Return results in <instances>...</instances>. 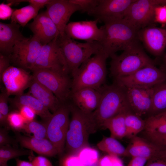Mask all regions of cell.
<instances>
[{
    "mask_svg": "<svg viewBox=\"0 0 166 166\" xmlns=\"http://www.w3.org/2000/svg\"><path fill=\"white\" fill-rule=\"evenodd\" d=\"M104 38L100 42L102 52L108 57L119 51L136 45L138 30L123 19L105 21Z\"/></svg>",
    "mask_w": 166,
    "mask_h": 166,
    "instance_id": "1",
    "label": "cell"
},
{
    "mask_svg": "<svg viewBox=\"0 0 166 166\" xmlns=\"http://www.w3.org/2000/svg\"><path fill=\"white\" fill-rule=\"evenodd\" d=\"M70 104L71 117L66 136V146L69 154H77L82 148L88 146L89 136L98 128L93 112L85 113Z\"/></svg>",
    "mask_w": 166,
    "mask_h": 166,
    "instance_id": "2",
    "label": "cell"
},
{
    "mask_svg": "<svg viewBox=\"0 0 166 166\" xmlns=\"http://www.w3.org/2000/svg\"><path fill=\"white\" fill-rule=\"evenodd\" d=\"M108 58L100 52L85 61L72 75L71 92L89 88L98 90L105 85Z\"/></svg>",
    "mask_w": 166,
    "mask_h": 166,
    "instance_id": "3",
    "label": "cell"
},
{
    "mask_svg": "<svg viewBox=\"0 0 166 166\" xmlns=\"http://www.w3.org/2000/svg\"><path fill=\"white\" fill-rule=\"evenodd\" d=\"M99 105L93 112L98 128H101L106 120L123 112L130 110L123 87L114 82L104 85L100 89Z\"/></svg>",
    "mask_w": 166,
    "mask_h": 166,
    "instance_id": "4",
    "label": "cell"
},
{
    "mask_svg": "<svg viewBox=\"0 0 166 166\" xmlns=\"http://www.w3.org/2000/svg\"><path fill=\"white\" fill-rule=\"evenodd\" d=\"M57 40L72 76L92 55L102 52L101 46L98 42H80L69 38L65 34L59 35Z\"/></svg>",
    "mask_w": 166,
    "mask_h": 166,
    "instance_id": "5",
    "label": "cell"
},
{
    "mask_svg": "<svg viewBox=\"0 0 166 166\" xmlns=\"http://www.w3.org/2000/svg\"><path fill=\"white\" fill-rule=\"evenodd\" d=\"M110 71L114 79L131 75L153 61L138 45L111 57Z\"/></svg>",
    "mask_w": 166,
    "mask_h": 166,
    "instance_id": "6",
    "label": "cell"
},
{
    "mask_svg": "<svg viewBox=\"0 0 166 166\" xmlns=\"http://www.w3.org/2000/svg\"><path fill=\"white\" fill-rule=\"evenodd\" d=\"M32 72L33 78L51 91L61 103L70 101L72 79L69 74L48 69Z\"/></svg>",
    "mask_w": 166,
    "mask_h": 166,
    "instance_id": "7",
    "label": "cell"
},
{
    "mask_svg": "<svg viewBox=\"0 0 166 166\" xmlns=\"http://www.w3.org/2000/svg\"><path fill=\"white\" fill-rule=\"evenodd\" d=\"M70 102L62 104L53 113L45 123L47 138L56 148L58 154L61 155L64 150L67 133L70 121Z\"/></svg>",
    "mask_w": 166,
    "mask_h": 166,
    "instance_id": "8",
    "label": "cell"
},
{
    "mask_svg": "<svg viewBox=\"0 0 166 166\" xmlns=\"http://www.w3.org/2000/svg\"><path fill=\"white\" fill-rule=\"evenodd\" d=\"M165 4V0H135L129 6L123 19L139 31L154 20L155 8Z\"/></svg>",
    "mask_w": 166,
    "mask_h": 166,
    "instance_id": "9",
    "label": "cell"
},
{
    "mask_svg": "<svg viewBox=\"0 0 166 166\" xmlns=\"http://www.w3.org/2000/svg\"><path fill=\"white\" fill-rule=\"evenodd\" d=\"M42 45L38 39L33 35L17 42L10 56L11 62L18 67L31 71Z\"/></svg>",
    "mask_w": 166,
    "mask_h": 166,
    "instance_id": "10",
    "label": "cell"
},
{
    "mask_svg": "<svg viewBox=\"0 0 166 166\" xmlns=\"http://www.w3.org/2000/svg\"><path fill=\"white\" fill-rule=\"evenodd\" d=\"M166 80V72L151 64L131 75L115 79L114 82L124 86L149 88Z\"/></svg>",
    "mask_w": 166,
    "mask_h": 166,
    "instance_id": "11",
    "label": "cell"
},
{
    "mask_svg": "<svg viewBox=\"0 0 166 166\" xmlns=\"http://www.w3.org/2000/svg\"><path fill=\"white\" fill-rule=\"evenodd\" d=\"M58 37L48 44L42 45L32 71L38 69H48L69 73L58 41Z\"/></svg>",
    "mask_w": 166,
    "mask_h": 166,
    "instance_id": "12",
    "label": "cell"
},
{
    "mask_svg": "<svg viewBox=\"0 0 166 166\" xmlns=\"http://www.w3.org/2000/svg\"><path fill=\"white\" fill-rule=\"evenodd\" d=\"M122 86L130 111L142 118L145 116L147 117L152 108L154 86L149 88Z\"/></svg>",
    "mask_w": 166,
    "mask_h": 166,
    "instance_id": "13",
    "label": "cell"
},
{
    "mask_svg": "<svg viewBox=\"0 0 166 166\" xmlns=\"http://www.w3.org/2000/svg\"><path fill=\"white\" fill-rule=\"evenodd\" d=\"M99 21L96 19L94 20L70 22L66 26L65 33L73 40L100 42L104 38L105 31L103 26L100 28L98 27Z\"/></svg>",
    "mask_w": 166,
    "mask_h": 166,
    "instance_id": "14",
    "label": "cell"
},
{
    "mask_svg": "<svg viewBox=\"0 0 166 166\" xmlns=\"http://www.w3.org/2000/svg\"><path fill=\"white\" fill-rule=\"evenodd\" d=\"M135 0H99L98 5L88 14L103 22L123 19Z\"/></svg>",
    "mask_w": 166,
    "mask_h": 166,
    "instance_id": "15",
    "label": "cell"
},
{
    "mask_svg": "<svg viewBox=\"0 0 166 166\" xmlns=\"http://www.w3.org/2000/svg\"><path fill=\"white\" fill-rule=\"evenodd\" d=\"M45 6L47 14L56 26L61 36L65 34V28L72 15L80 11L79 7L69 0H51Z\"/></svg>",
    "mask_w": 166,
    "mask_h": 166,
    "instance_id": "16",
    "label": "cell"
},
{
    "mask_svg": "<svg viewBox=\"0 0 166 166\" xmlns=\"http://www.w3.org/2000/svg\"><path fill=\"white\" fill-rule=\"evenodd\" d=\"M32 79V75L26 70L14 66H10L0 78L9 95L23 93V91L29 87Z\"/></svg>",
    "mask_w": 166,
    "mask_h": 166,
    "instance_id": "17",
    "label": "cell"
},
{
    "mask_svg": "<svg viewBox=\"0 0 166 166\" xmlns=\"http://www.w3.org/2000/svg\"><path fill=\"white\" fill-rule=\"evenodd\" d=\"M27 26L42 45L46 44L60 35L58 29L46 11L42 12Z\"/></svg>",
    "mask_w": 166,
    "mask_h": 166,
    "instance_id": "18",
    "label": "cell"
},
{
    "mask_svg": "<svg viewBox=\"0 0 166 166\" xmlns=\"http://www.w3.org/2000/svg\"><path fill=\"white\" fill-rule=\"evenodd\" d=\"M138 38L143 42L148 50L156 56L160 55L166 46V30L155 27L139 30Z\"/></svg>",
    "mask_w": 166,
    "mask_h": 166,
    "instance_id": "19",
    "label": "cell"
},
{
    "mask_svg": "<svg viewBox=\"0 0 166 166\" xmlns=\"http://www.w3.org/2000/svg\"><path fill=\"white\" fill-rule=\"evenodd\" d=\"M101 97L100 89L85 88L71 92L70 101L81 111L90 113L98 107Z\"/></svg>",
    "mask_w": 166,
    "mask_h": 166,
    "instance_id": "20",
    "label": "cell"
},
{
    "mask_svg": "<svg viewBox=\"0 0 166 166\" xmlns=\"http://www.w3.org/2000/svg\"><path fill=\"white\" fill-rule=\"evenodd\" d=\"M126 148L125 156L139 157L148 160L157 156L166 150L145 138L136 136L131 139Z\"/></svg>",
    "mask_w": 166,
    "mask_h": 166,
    "instance_id": "21",
    "label": "cell"
},
{
    "mask_svg": "<svg viewBox=\"0 0 166 166\" xmlns=\"http://www.w3.org/2000/svg\"><path fill=\"white\" fill-rule=\"evenodd\" d=\"M20 26L15 22H0V53L10 56L18 42L26 39L20 30Z\"/></svg>",
    "mask_w": 166,
    "mask_h": 166,
    "instance_id": "22",
    "label": "cell"
},
{
    "mask_svg": "<svg viewBox=\"0 0 166 166\" xmlns=\"http://www.w3.org/2000/svg\"><path fill=\"white\" fill-rule=\"evenodd\" d=\"M16 140L20 145L41 156H53L58 154L53 144L47 138L38 139L33 136L17 134Z\"/></svg>",
    "mask_w": 166,
    "mask_h": 166,
    "instance_id": "23",
    "label": "cell"
},
{
    "mask_svg": "<svg viewBox=\"0 0 166 166\" xmlns=\"http://www.w3.org/2000/svg\"><path fill=\"white\" fill-rule=\"evenodd\" d=\"M29 87V93L53 113L63 104L51 91L33 79L32 77Z\"/></svg>",
    "mask_w": 166,
    "mask_h": 166,
    "instance_id": "24",
    "label": "cell"
},
{
    "mask_svg": "<svg viewBox=\"0 0 166 166\" xmlns=\"http://www.w3.org/2000/svg\"><path fill=\"white\" fill-rule=\"evenodd\" d=\"M9 101L16 108L22 106H28L33 109L36 115L46 122L51 118L52 113L40 101L29 93L15 95Z\"/></svg>",
    "mask_w": 166,
    "mask_h": 166,
    "instance_id": "25",
    "label": "cell"
},
{
    "mask_svg": "<svg viewBox=\"0 0 166 166\" xmlns=\"http://www.w3.org/2000/svg\"><path fill=\"white\" fill-rule=\"evenodd\" d=\"M144 120L143 131L146 139L150 140L166 134V111L150 116Z\"/></svg>",
    "mask_w": 166,
    "mask_h": 166,
    "instance_id": "26",
    "label": "cell"
},
{
    "mask_svg": "<svg viewBox=\"0 0 166 166\" xmlns=\"http://www.w3.org/2000/svg\"><path fill=\"white\" fill-rule=\"evenodd\" d=\"M126 112L121 113L103 122L101 128L108 129L111 137L116 139H121L125 137V114Z\"/></svg>",
    "mask_w": 166,
    "mask_h": 166,
    "instance_id": "27",
    "label": "cell"
},
{
    "mask_svg": "<svg viewBox=\"0 0 166 166\" xmlns=\"http://www.w3.org/2000/svg\"><path fill=\"white\" fill-rule=\"evenodd\" d=\"M166 111V80L154 87L152 108L148 117Z\"/></svg>",
    "mask_w": 166,
    "mask_h": 166,
    "instance_id": "28",
    "label": "cell"
},
{
    "mask_svg": "<svg viewBox=\"0 0 166 166\" xmlns=\"http://www.w3.org/2000/svg\"><path fill=\"white\" fill-rule=\"evenodd\" d=\"M125 122L126 128L125 137L131 139L144 130L145 121L143 118L135 114L130 111L125 114Z\"/></svg>",
    "mask_w": 166,
    "mask_h": 166,
    "instance_id": "29",
    "label": "cell"
},
{
    "mask_svg": "<svg viewBox=\"0 0 166 166\" xmlns=\"http://www.w3.org/2000/svg\"><path fill=\"white\" fill-rule=\"evenodd\" d=\"M40 9L30 4L18 9H15L11 18V22H15L24 27L38 14Z\"/></svg>",
    "mask_w": 166,
    "mask_h": 166,
    "instance_id": "30",
    "label": "cell"
},
{
    "mask_svg": "<svg viewBox=\"0 0 166 166\" xmlns=\"http://www.w3.org/2000/svg\"><path fill=\"white\" fill-rule=\"evenodd\" d=\"M97 145L99 149L108 155L125 156L126 148L117 139L110 136L103 137Z\"/></svg>",
    "mask_w": 166,
    "mask_h": 166,
    "instance_id": "31",
    "label": "cell"
},
{
    "mask_svg": "<svg viewBox=\"0 0 166 166\" xmlns=\"http://www.w3.org/2000/svg\"><path fill=\"white\" fill-rule=\"evenodd\" d=\"M33 155L32 151L24 150L8 145L0 147V166L7 164L10 160L24 155Z\"/></svg>",
    "mask_w": 166,
    "mask_h": 166,
    "instance_id": "32",
    "label": "cell"
},
{
    "mask_svg": "<svg viewBox=\"0 0 166 166\" xmlns=\"http://www.w3.org/2000/svg\"><path fill=\"white\" fill-rule=\"evenodd\" d=\"M77 154L85 166L97 165L99 160L97 151L88 146L82 148Z\"/></svg>",
    "mask_w": 166,
    "mask_h": 166,
    "instance_id": "33",
    "label": "cell"
},
{
    "mask_svg": "<svg viewBox=\"0 0 166 166\" xmlns=\"http://www.w3.org/2000/svg\"><path fill=\"white\" fill-rule=\"evenodd\" d=\"M22 129L28 133L33 134V136L37 139L47 138L46 124H42L34 120L26 123Z\"/></svg>",
    "mask_w": 166,
    "mask_h": 166,
    "instance_id": "34",
    "label": "cell"
},
{
    "mask_svg": "<svg viewBox=\"0 0 166 166\" xmlns=\"http://www.w3.org/2000/svg\"><path fill=\"white\" fill-rule=\"evenodd\" d=\"M8 124L15 130L22 129L26 121L19 111H13L9 113L7 117Z\"/></svg>",
    "mask_w": 166,
    "mask_h": 166,
    "instance_id": "35",
    "label": "cell"
},
{
    "mask_svg": "<svg viewBox=\"0 0 166 166\" xmlns=\"http://www.w3.org/2000/svg\"><path fill=\"white\" fill-rule=\"evenodd\" d=\"M77 6L82 13H89L98 4L99 0H69Z\"/></svg>",
    "mask_w": 166,
    "mask_h": 166,
    "instance_id": "36",
    "label": "cell"
},
{
    "mask_svg": "<svg viewBox=\"0 0 166 166\" xmlns=\"http://www.w3.org/2000/svg\"><path fill=\"white\" fill-rule=\"evenodd\" d=\"M97 166H124L117 156L108 154L99 159Z\"/></svg>",
    "mask_w": 166,
    "mask_h": 166,
    "instance_id": "37",
    "label": "cell"
},
{
    "mask_svg": "<svg viewBox=\"0 0 166 166\" xmlns=\"http://www.w3.org/2000/svg\"><path fill=\"white\" fill-rule=\"evenodd\" d=\"M60 166H85L77 154H69L62 158Z\"/></svg>",
    "mask_w": 166,
    "mask_h": 166,
    "instance_id": "38",
    "label": "cell"
},
{
    "mask_svg": "<svg viewBox=\"0 0 166 166\" xmlns=\"http://www.w3.org/2000/svg\"><path fill=\"white\" fill-rule=\"evenodd\" d=\"M9 95L5 89H4L0 94V113L6 119L9 113L8 102Z\"/></svg>",
    "mask_w": 166,
    "mask_h": 166,
    "instance_id": "39",
    "label": "cell"
},
{
    "mask_svg": "<svg viewBox=\"0 0 166 166\" xmlns=\"http://www.w3.org/2000/svg\"><path fill=\"white\" fill-rule=\"evenodd\" d=\"M51 1V0H9L6 2L11 6L21 2H28L30 4L40 9L49 3Z\"/></svg>",
    "mask_w": 166,
    "mask_h": 166,
    "instance_id": "40",
    "label": "cell"
},
{
    "mask_svg": "<svg viewBox=\"0 0 166 166\" xmlns=\"http://www.w3.org/2000/svg\"><path fill=\"white\" fill-rule=\"evenodd\" d=\"M18 111L24 119L26 123L34 120L36 115L31 108L26 106H22L17 108Z\"/></svg>",
    "mask_w": 166,
    "mask_h": 166,
    "instance_id": "41",
    "label": "cell"
},
{
    "mask_svg": "<svg viewBox=\"0 0 166 166\" xmlns=\"http://www.w3.org/2000/svg\"><path fill=\"white\" fill-rule=\"evenodd\" d=\"M154 20L162 24L166 23V4L157 6L155 8Z\"/></svg>",
    "mask_w": 166,
    "mask_h": 166,
    "instance_id": "42",
    "label": "cell"
},
{
    "mask_svg": "<svg viewBox=\"0 0 166 166\" xmlns=\"http://www.w3.org/2000/svg\"><path fill=\"white\" fill-rule=\"evenodd\" d=\"M11 5L4 2L0 4V19L2 20H8L11 18L15 9L12 8Z\"/></svg>",
    "mask_w": 166,
    "mask_h": 166,
    "instance_id": "43",
    "label": "cell"
},
{
    "mask_svg": "<svg viewBox=\"0 0 166 166\" xmlns=\"http://www.w3.org/2000/svg\"><path fill=\"white\" fill-rule=\"evenodd\" d=\"M144 166H166V151L158 156L148 160Z\"/></svg>",
    "mask_w": 166,
    "mask_h": 166,
    "instance_id": "44",
    "label": "cell"
},
{
    "mask_svg": "<svg viewBox=\"0 0 166 166\" xmlns=\"http://www.w3.org/2000/svg\"><path fill=\"white\" fill-rule=\"evenodd\" d=\"M16 142L9 135L6 129L0 128V146L11 144L15 145Z\"/></svg>",
    "mask_w": 166,
    "mask_h": 166,
    "instance_id": "45",
    "label": "cell"
},
{
    "mask_svg": "<svg viewBox=\"0 0 166 166\" xmlns=\"http://www.w3.org/2000/svg\"><path fill=\"white\" fill-rule=\"evenodd\" d=\"M10 56L0 53V78L4 71L10 66Z\"/></svg>",
    "mask_w": 166,
    "mask_h": 166,
    "instance_id": "46",
    "label": "cell"
},
{
    "mask_svg": "<svg viewBox=\"0 0 166 166\" xmlns=\"http://www.w3.org/2000/svg\"><path fill=\"white\" fill-rule=\"evenodd\" d=\"M31 162L34 166H53L49 160L42 156L35 157Z\"/></svg>",
    "mask_w": 166,
    "mask_h": 166,
    "instance_id": "47",
    "label": "cell"
},
{
    "mask_svg": "<svg viewBox=\"0 0 166 166\" xmlns=\"http://www.w3.org/2000/svg\"><path fill=\"white\" fill-rule=\"evenodd\" d=\"M147 160V159L142 157H132L127 166H144Z\"/></svg>",
    "mask_w": 166,
    "mask_h": 166,
    "instance_id": "48",
    "label": "cell"
},
{
    "mask_svg": "<svg viewBox=\"0 0 166 166\" xmlns=\"http://www.w3.org/2000/svg\"><path fill=\"white\" fill-rule=\"evenodd\" d=\"M148 140L166 149V134Z\"/></svg>",
    "mask_w": 166,
    "mask_h": 166,
    "instance_id": "49",
    "label": "cell"
},
{
    "mask_svg": "<svg viewBox=\"0 0 166 166\" xmlns=\"http://www.w3.org/2000/svg\"><path fill=\"white\" fill-rule=\"evenodd\" d=\"M16 166H34L32 162L22 160L18 158L16 159Z\"/></svg>",
    "mask_w": 166,
    "mask_h": 166,
    "instance_id": "50",
    "label": "cell"
},
{
    "mask_svg": "<svg viewBox=\"0 0 166 166\" xmlns=\"http://www.w3.org/2000/svg\"><path fill=\"white\" fill-rule=\"evenodd\" d=\"M0 122L1 125H3L8 124L7 119L1 113H0Z\"/></svg>",
    "mask_w": 166,
    "mask_h": 166,
    "instance_id": "51",
    "label": "cell"
},
{
    "mask_svg": "<svg viewBox=\"0 0 166 166\" xmlns=\"http://www.w3.org/2000/svg\"><path fill=\"white\" fill-rule=\"evenodd\" d=\"M0 166H8V165H7V164H6L1 165Z\"/></svg>",
    "mask_w": 166,
    "mask_h": 166,
    "instance_id": "52",
    "label": "cell"
},
{
    "mask_svg": "<svg viewBox=\"0 0 166 166\" xmlns=\"http://www.w3.org/2000/svg\"><path fill=\"white\" fill-rule=\"evenodd\" d=\"M165 64H166V55L165 57Z\"/></svg>",
    "mask_w": 166,
    "mask_h": 166,
    "instance_id": "53",
    "label": "cell"
}]
</instances>
